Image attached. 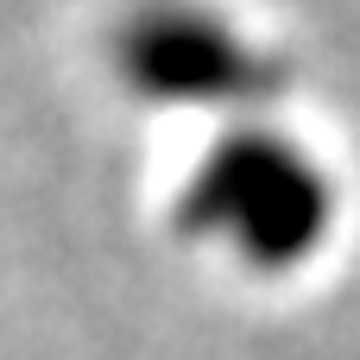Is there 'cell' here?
Segmentation results:
<instances>
[{"label":"cell","mask_w":360,"mask_h":360,"mask_svg":"<svg viewBox=\"0 0 360 360\" xmlns=\"http://www.w3.org/2000/svg\"><path fill=\"white\" fill-rule=\"evenodd\" d=\"M177 228L228 247L253 272H285L310 259L329 234V177L285 133L234 127L190 171Z\"/></svg>","instance_id":"cell-1"},{"label":"cell","mask_w":360,"mask_h":360,"mask_svg":"<svg viewBox=\"0 0 360 360\" xmlns=\"http://www.w3.org/2000/svg\"><path fill=\"white\" fill-rule=\"evenodd\" d=\"M114 70L146 101L171 108H240L278 95V57L247 44L221 13L196 0H139L114 25Z\"/></svg>","instance_id":"cell-2"}]
</instances>
